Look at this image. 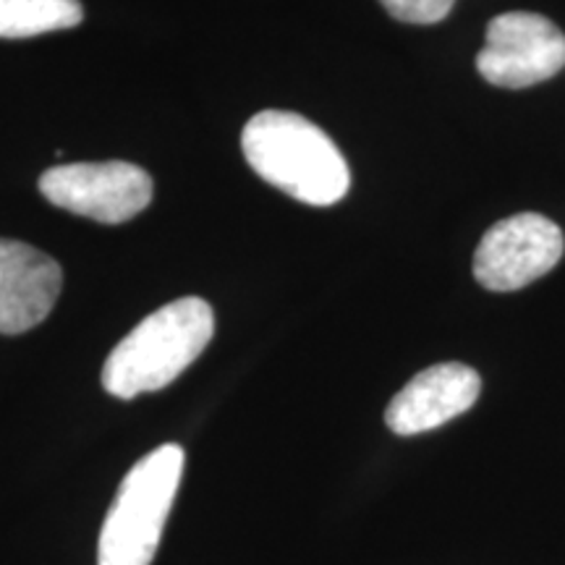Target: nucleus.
<instances>
[{
    "label": "nucleus",
    "instance_id": "5",
    "mask_svg": "<svg viewBox=\"0 0 565 565\" xmlns=\"http://www.w3.org/2000/svg\"><path fill=\"white\" fill-rule=\"evenodd\" d=\"M565 68V34L532 11H508L487 24L477 71L500 89H526Z\"/></svg>",
    "mask_w": 565,
    "mask_h": 565
},
{
    "label": "nucleus",
    "instance_id": "7",
    "mask_svg": "<svg viewBox=\"0 0 565 565\" xmlns=\"http://www.w3.org/2000/svg\"><path fill=\"white\" fill-rule=\"evenodd\" d=\"M479 393L482 377L471 366L458 362L427 366L395 393L385 408V424L401 437L429 433L469 412Z\"/></svg>",
    "mask_w": 565,
    "mask_h": 565
},
{
    "label": "nucleus",
    "instance_id": "10",
    "mask_svg": "<svg viewBox=\"0 0 565 565\" xmlns=\"http://www.w3.org/2000/svg\"><path fill=\"white\" fill-rule=\"evenodd\" d=\"M393 19L404 24H437L454 11L456 0H380Z\"/></svg>",
    "mask_w": 565,
    "mask_h": 565
},
{
    "label": "nucleus",
    "instance_id": "8",
    "mask_svg": "<svg viewBox=\"0 0 565 565\" xmlns=\"http://www.w3.org/2000/svg\"><path fill=\"white\" fill-rule=\"evenodd\" d=\"M61 265L24 242L0 238V333L21 335L53 312L61 296Z\"/></svg>",
    "mask_w": 565,
    "mask_h": 565
},
{
    "label": "nucleus",
    "instance_id": "3",
    "mask_svg": "<svg viewBox=\"0 0 565 565\" xmlns=\"http://www.w3.org/2000/svg\"><path fill=\"white\" fill-rule=\"evenodd\" d=\"M183 448L160 445L139 458L118 487L97 545V565H150L183 477Z\"/></svg>",
    "mask_w": 565,
    "mask_h": 565
},
{
    "label": "nucleus",
    "instance_id": "9",
    "mask_svg": "<svg viewBox=\"0 0 565 565\" xmlns=\"http://www.w3.org/2000/svg\"><path fill=\"white\" fill-rule=\"evenodd\" d=\"M79 0H0V38L24 40L79 26Z\"/></svg>",
    "mask_w": 565,
    "mask_h": 565
},
{
    "label": "nucleus",
    "instance_id": "2",
    "mask_svg": "<svg viewBox=\"0 0 565 565\" xmlns=\"http://www.w3.org/2000/svg\"><path fill=\"white\" fill-rule=\"evenodd\" d=\"M215 333V315L204 299L186 296L145 317L103 366V387L121 401L162 391L189 370Z\"/></svg>",
    "mask_w": 565,
    "mask_h": 565
},
{
    "label": "nucleus",
    "instance_id": "1",
    "mask_svg": "<svg viewBox=\"0 0 565 565\" xmlns=\"http://www.w3.org/2000/svg\"><path fill=\"white\" fill-rule=\"evenodd\" d=\"M246 162L259 179L312 207H330L351 189L343 152L320 126L288 110H263L242 131Z\"/></svg>",
    "mask_w": 565,
    "mask_h": 565
},
{
    "label": "nucleus",
    "instance_id": "6",
    "mask_svg": "<svg viewBox=\"0 0 565 565\" xmlns=\"http://www.w3.org/2000/svg\"><path fill=\"white\" fill-rule=\"evenodd\" d=\"M565 238L557 223L536 212L498 221L475 252V278L487 291H519L561 263Z\"/></svg>",
    "mask_w": 565,
    "mask_h": 565
},
{
    "label": "nucleus",
    "instance_id": "4",
    "mask_svg": "<svg viewBox=\"0 0 565 565\" xmlns=\"http://www.w3.org/2000/svg\"><path fill=\"white\" fill-rule=\"evenodd\" d=\"M40 192L55 207L118 225L152 202V179L145 168L126 160L68 162L40 175Z\"/></svg>",
    "mask_w": 565,
    "mask_h": 565
}]
</instances>
